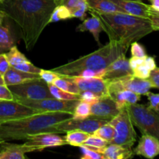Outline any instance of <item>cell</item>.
<instances>
[{"label": "cell", "mask_w": 159, "mask_h": 159, "mask_svg": "<svg viewBox=\"0 0 159 159\" xmlns=\"http://www.w3.org/2000/svg\"><path fill=\"white\" fill-rule=\"evenodd\" d=\"M55 6L54 0H3L0 11L16 24L26 49L30 51L50 23Z\"/></svg>", "instance_id": "1"}, {"label": "cell", "mask_w": 159, "mask_h": 159, "mask_svg": "<svg viewBox=\"0 0 159 159\" xmlns=\"http://www.w3.org/2000/svg\"><path fill=\"white\" fill-rule=\"evenodd\" d=\"M71 117L72 113L68 112H43L0 123V142L25 141L31 135L46 132L62 134L54 128V125Z\"/></svg>", "instance_id": "2"}, {"label": "cell", "mask_w": 159, "mask_h": 159, "mask_svg": "<svg viewBox=\"0 0 159 159\" xmlns=\"http://www.w3.org/2000/svg\"><path fill=\"white\" fill-rule=\"evenodd\" d=\"M99 17L103 31L110 41L117 42L130 47L153 31L149 18L137 16L125 12H102L89 10Z\"/></svg>", "instance_id": "3"}, {"label": "cell", "mask_w": 159, "mask_h": 159, "mask_svg": "<svg viewBox=\"0 0 159 159\" xmlns=\"http://www.w3.org/2000/svg\"><path fill=\"white\" fill-rule=\"evenodd\" d=\"M129 47L123 43L110 41L107 44L87 55L57 68L52 71L65 76H76L81 71L86 69L101 71L104 70L112 61L122 54H126Z\"/></svg>", "instance_id": "4"}, {"label": "cell", "mask_w": 159, "mask_h": 159, "mask_svg": "<svg viewBox=\"0 0 159 159\" xmlns=\"http://www.w3.org/2000/svg\"><path fill=\"white\" fill-rule=\"evenodd\" d=\"M132 123L143 134H148L159 140V116L147 105L132 104L126 107Z\"/></svg>", "instance_id": "5"}, {"label": "cell", "mask_w": 159, "mask_h": 159, "mask_svg": "<svg viewBox=\"0 0 159 159\" xmlns=\"http://www.w3.org/2000/svg\"><path fill=\"white\" fill-rule=\"evenodd\" d=\"M109 124L114 128V137L111 143L127 148L133 147L137 141V134L126 107L112 118Z\"/></svg>", "instance_id": "6"}, {"label": "cell", "mask_w": 159, "mask_h": 159, "mask_svg": "<svg viewBox=\"0 0 159 159\" xmlns=\"http://www.w3.org/2000/svg\"><path fill=\"white\" fill-rule=\"evenodd\" d=\"M8 87L14 97L30 99L54 98L50 92L48 84L40 78Z\"/></svg>", "instance_id": "7"}, {"label": "cell", "mask_w": 159, "mask_h": 159, "mask_svg": "<svg viewBox=\"0 0 159 159\" xmlns=\"http://www.w3.org/2000/svg\"><path fill=\"white\" fill-rule=\"evenodd\" d=\"M14 100L41 112H68L73 113L78 100H61L55 98L41 99H30L14 97Z\"/></svg>", "instance_id": "8"}, {"label": "cell", "mask_w": 159, "mask_h": 159, "mask_svg": "<svg viewBox=\"0 0 159 159\" xmlns=\"http://www.w3.org/2000/svg\"><path fill=\"white\" fill-rule=\"evenodd\" d=\"M111 119L96 117L90 116L83 120H75L71 117L54 125V128L61 134H65L67 131L73 130H79L85 131L89 134H93L99 127L107 124Z\"/></svg>", "instance_id": "9"}, {"label": "cell", "mask_w": 159, "mask_h": 159, "mask_svg": "<svg viewBox=\"0 0 159 159\" xmlns=\"http://www.w3.org/2000/svg\"><path fill=\"white\" fill-rule=\"evenodd\" d=\"M108 88L110 96L112 93L119 90H129L141 96H145L153 87L148 79H139L132 74L110 81L108 82Z\"/></svg>", "instance_id": "10"}, {"label": "cell", "mask_w": 159, "mask_h": 159, "mask_svg": "<svg viewBox=\"0 0 159 159\" xmlns=\"http://www.w3.org/2000/svg\"><path fill=\"white\" fill-rule=\"evenodd\" d=\"M43 113L16 100H0V123L14 120L35 113Z\"/></svg>", "instance_id": "11"}, {"label": "cell", "mask_w": 159, "mask_h": 159, "mask_svg": "<svg viewBox=\"0 0 159 159\" xmlns=\"http://www.w3.org/2000/svg\"><path fill=\"white\" fill-rule=\"evenodd\" d=\"M24 144L28 147L34 149L35 152H40L48 148L61 147L67 144L64 137L60 136L58 134L46 132L27 137Z\"/></svg>", "instance_id": "12"}, {"label": "cell", "mask_w": 159, "mask_h": 159, "mask_svg": "<svg viewBox=\"0 0 159 159\" xmlns=\"http://www.w3.org/2000/svg\"><path fill=\"white\" fill-rule=\"evenodd\" d=\"M67 77L71 79L77 85L80 92H92L100 98L110 96L108 81L105 80L102 78H84L80 76H67Z\"/></svg>", "instance_id": "13"}, {"label": "cell", "mask_w": 159, "mask_h": 159, "mask_svg": "<svg viewBox=\"0 0 159 159\" xmlns=\"http://www.w3.org/2000/svg\"><path fill=\"white\" fill-rule=\"evenodd\" d=\"M132 74L133 70L129 65V59L126 54H122L104 69L102 79L110 82Z\"/></svg>", "instance_id": "14"}, {"label": "cell", "mask_w": 159, "mask_h": 159, "mask_svg": "<svg viewBox=\"0 0 159 159\" xmlns=\"http://www.w3.org/2000/svg\"><path fill=\"white\" fill-rule=\"evenodd\" d=\"M120 110L111 96H105L99 98V100L91 104L90 116L112 119L116 116Z\"/></svg>", "instance_id": "15"}, {"label": "cell", "mask_w": 159, "mask_h": 159, "mask_svg": "<svg viewBox=\"0 0 159 159\" xmlns=\"http://www.w3.org/2000/svg\"><path fill=\"white\" fill-rule=\"evenodd\" d=\"M135 155L153 159L159 155V140L148 134H143L134 150Z\"/></svg>", "instance_id": "16"}, {"label": "cell", "mask_w": 159, "mask_h": 159, "mask_svg": "<svg viewBox=\"0 0 159 159\" xmlns=\"http://www.w3.org/2000/svg\"><path fill=\"white\" fill-rule=\"evenodd\" d=\"M35 152L25 144H18L7 141L0 142V159H26V153Z\"/></svg>", "instance_id": "17"}, {"label": "cell", "mask_w": 159, "mask_h": 159, "mask_svg": "<svg viewBox=\"0 0 159 159\" xmlns=\"http://www.w3.org/2000/svg\"><path fill=\"white\" fill-rule=\"evenodd\" d=\"M119 6L125 13L137 16L149 17L150 5H148L143 0H111Z\"/></svg>", "instance_id": "18"}, {"label": "cell", "mask_w": 159, "mask_h": 159, "mask_svg": "<svg viewBox=\"0 0 159 159\" xmlns=\"http://www.w3.org/2000/svg\"><path fill=\"white\" fill-rule=\"evenodd\" d=\"M103 159H128L133 158L134 154L132 148L124 147L122 145L110 143L103 148L98 150Z\"/></svg>", "instance_id": "19"}, {"label": "cell", "mask_w": 159, "mask_h": 159, "mask_svg": "<svg viewBox=\"0 0 159 159\" xmlns=\"http://www.w3.org/2000/svg\"><path fill=\"white\" fill-rule=\"evenodd\" d=\"M56 6H64L71 11L72 18H79L83 20L89 11L86 0H54Z\"/></svg>", "instance_id": "20"}, {"label": "cell", "mask_w": 159, "mask_h": 159, "mask_svg": "<svg viewBox=\"0 0 159 159\" xmlns=\"http://www.w3.org/2000/svg\"><path fill=\"white\" fill-rule=\"evenodd\" d=\"M90 14L92 15V16L85 18V20H82V23L76 27V31H79V32L89 31L93 36L95 40L97 42L98 44L100 45L99 35H100V33L103 31L102 23L97 16L92 12H90Z\"/></svg>", "instance_id": "21"}, {"label": "cell", "mask_w": 159, "mask_h": 159, "mask_svg": "<svg viewBox=\"0 0 159 159\" xmlns=\"http://www.w3.org/2000/svg\"><path fill=\"white\" fill-rule=\"evenodd\" d=\"M39 78H40L39 74H31V73L24 72V71H20L12 66H10L7 71L3 75L5 85H6L7 86L17 85V84L23 83L26 81L39 79Z\"/></svg>", "instance_id": "22"}, {"label": "cell", "mask_w": 159, "mask_h": 159, "mask_svg": "<svg viewBox=\"0 0 159 159\" xmlns=\"http://www.w3.org/2000/svg\"><path fill=\"white\" fill-rule=\"evenodd\" d=\"M112 99L115 101L120 110L127 106L138 103L141 99V95L129 90H119L110 94Z\"/></svg>", "instance_id": "23"}, {"label": "cell", "mask_w": 159, "mask_h": 159, "mask_svg": "<svg viewBox=\"0 0 159 159\" xmlns=\"http://www.w3.org/2000/svg\"><path fill=\"white\" fill-rule=\"evenodd\" d=\"M89 10L95 12L109 13V12H124L111 0H86Z\"/></svg>", "instance_id": "24"}, {"label": "cell", "mask_w": 159, "mask_h": 159, "mask_svg": "<svg viewBox=\"0 0 159 159\" xmlns=\"http://www.w3.org/2000/svg\"><path fill=\"white\" fill-rule=\"evenodd\" d=\"M16 46V40L8 23L0 25V54L6 53Z\"/></svg>", "instance_id": "25"}, {"label": "cell", "mask_w": 159, "mask_h": 159, "mask_svg": "<svg viewBox=\"0 0 159 159\" xmlns=\"http://www.w3.org/2000/svg\"><path fill=\"white\" fill-rule=\"evenodd\" d=\"M157 67L155 57L146 56L144 60L140 65L133 69V75L142 79H148L151 72Z\"/></svg>", "instance_id": "26"}, {"label": "cell", "mask_w": 159, "mask_h": 159, "mask_svg": "<svg viewBox=\"0 0 159 159\" xmlns=\"http://www.w3.org/2000/svg\"><path fill=\"white\" fill-rule=\"evenodd\" d=\"M65 134L64 139L67 144L74 146V147H80L90 135L86 132L79 130H69V131H67Z\"/></svg>", "instance_id": "27"}, {"label": "cell", "mask_w": 159, "mask_h": 159, "mask_svg": "<svg viewBox=\"0 0 159 159\" xmlns=\"http://www.w3.org/2000/svg\"><path fill=\"white\" fill-rule=\"evenodd\" d=\"M52 84H54V85L58 87L61 89L68 92V93H72V94L80 95L81 93L77 85L67 76H64L61 75V76L54 79Z\"/></svg>", "instance_id": "28"}, {"label": "cell", "mask_w": 159, "mask_h": 159, "mask_svg": "<svg viewBox=\"0 0 159 159\" xmlns=\"http://www.w3.org/2000/svg\"><path fill=\"white\" fill-rule=\"evenodd\" d=\"M49 90L53 97L61 100H78L79 99V95L72 94L66 91L61 89L54 84H48Z\"/></svg>", "instance_id": "29"}, {"label": "cell", "mask_w": 159, "mask_h": 159, "mask_svg": "<svg viewBox=\"0 0 159 159\" xmlns=\"http://www.w3.org/2000/svg\"><path fill=\"white\" fill-rule=\"evenodd\" d=\"M90 107L91 104L79 99L72 113V118L75 120H83L90 116Z\"/></svg>", "instance_id": "30"}, {"label": "cell", "mask_w": 159, "mask_h": 159, "mask_svg": "<svg viewBox=\"0 0 159 159\" xmlns=\"http://www.w3.org/2000/svg\"><path fill=\"white\" fill-rule=\"evenodd\" d=\"M71 18H72V16H71V11L68 8L64 6H56L51 13L50 23H56L60 20H68V19Z\"/></svg>", "instance_id": "31"}, {"label": "cell", "mask_w": 159, "mask_h": 159, "mask_svg": "<svg viewBox=\"0 0 159 159\" xmlns=\"http://www.w3.org/2000/svg\"><path fill=\"white\" fill-rule=\"evenodd\" d=\"M6 55L7 57L9 64H10V66L12 67H14L15 65L22 63L23 61H28L26 56L23 53L20 52L16 46L12 47L9 51H7L6 53Z\"/></svg>", "instance_id": "32"}, {"label": "cell", "mask_w": 159, "mask_h": 159, "mask_svg": "<svg viewBox=\"0 0 159 159\" xmlns=\"http://www.w3.org/2000/svg\"><path fill=\"white\" fill-rule=\"evenodd\" d=\"M93 134L102 138L105 141H108L109 143H111L114 137V128L108 122L99 127Z\"/></svg>", "instance_id": "33"}, {"label": "cell", "mask_w": 159, "mask_h": 159, "mask_svg": "<svg viewBox=\"0 0 159 159\" xmlns=\"http://www.w3.org/2000/svg\"><path fill=\"white\" fill-rule=\"evenodd\" d=\"M110 143L108 141H105L102 138H99V137L96 136L95 134H90L86 139V141L84 142L83 144L88 146L90 148L93 149V150L98 152L99 149L103 148L106 146L108 145Z\"/></svg>", "instance_id": "34"}, {"label": "cell", "mask_w": 159, "mask_h": 159, "mask_svg": "<svg viewBox=\"0 0 159 159\" xmlns=\"http://www.w3.org/2000/svg\"><path fill=\"white\" fill-rule=\"evenodd\" d=\"M13 68H16V69L20 70V71H24V72L31 73V74H39L40 70H41V68H37L35 65H33L29 60L15 65Z\"/></svg>", "instance_id": "35"}, {"label": "cell", "mask_w": 159, "mask_h": 159, "mask_svg": "<svg viewBox=\"0 0 159 159\" xmlns=\"http://www.w3.org/2000/svg\"><path fill=\"white\" fill-rule=\"evenodd\" d=\"M82 150V155L81 158L82 159H103V157L99 152L90 148L85 144H82L79 147Z\"/></svg>", "instance_id": "36"}, {"label": "cell", "mask_w": 159, "mask_h": 159, "mask_svg": "<svg viewBox=\"0 0 159 159\" xmlns=\"http://www.w3.org/2000/svg\"><path fill=\"white\" fill-rule=\"evenodd\" d=\"M130 51H131L132 57H144L147 56L145 48L143 45L139 43L138 42L134 41L130 44Z\"/></svg>", "instance_id": "37"}, {"label": "cell", "mask_w": 159, "mask_h": 159, "mask_svg": "<svg viewBox=\"0 0 159 159\" xmlns=\"http://www.w3.org/2000/svg\"><path fill=\"white\" fill-rule=\"evenodd\" d=\"M40 79H43L44 82H46L48 84H52L54 79H57V77L61 76V75L57 74V73L54 72L52 70H40V73H39Z\"/></svg>", "instance_id": "38"}, {"label": "cell", "mask_w": 159, "mask_h": 159, "mask_svg": "<svg viewBox=\"0 0 159 159\" xmlns=\"http://www.w3.org/2000/svg\"><path fill=\"white\" fill-rule=\"evenodd\" d=\"M99 98L100 97H99L96 94H94V93L89 91L81 92L80 95H79V99L80 100L85 101V102H89L90 104H93L94 102H96V101L99 100Z\"/></svg>", "instance_id": "39"}, {"label": "cell", "mask_w": 159, "mask_h": 159, "mask_svg": "<svg viewBox=\"0 0 159 159\" xmlns=\"http://www.w3.org/2000/svg\"><path fill=\"white\" fill-rule=\"evenodd\" d=\"M148 99L149 101L148 107L152 110H155V109L159 107V93H153L151 91H149L147 94Z\"/></svg>", "instance_id": "40"}, {"label": "cell", "mask_w": 159, "mask_h": 159, "mask_svg": "<svg viewBox=\"0 0 159 159\" xmlns=\"http://www.w3.org/2000/svg\"><path fill=\"white\" fill-rule=\"evenodd\" d=\"M0 100H14V96L6 85H0Z\"/></svg>", "instance_id": "41"}, {"label": "cell", "mask_w": 159, "mask_h": 159, "mask_svg": "<svg viewBox=\"0 0 159 159\" xmlns=\"http://www.w3.org/2000/svg\"><path fill=\"white\" fill-rule=\"evenodd\" d=\"M9 68H10V64L8 61L6 53L0 54V74L3 75Z\"/></svg>", "instance_id": "42"}, {"label": "cell", "mask_w": 159, "mask_h": 159, "mask_svg": "<svg viewBox=\"0 0 159 159\" xmlns=\"http://www.w3.org/2000/svg\"><path fill=\"white\" fill-rule=\"evenodd\" d=\"M148 79L151 82L153 88H157L159 89V68L156 67L153 71H152Z\"/></svg>", "instance_id": "43"}, {"label": "cell", "mask_w": 159, "mask_h": 159, "mask_svg": "<svg viewBox=\"0 0 159 159\" xmlns=\"http://www.w3.org/2000/svg\"><path fill=\"white\" fill-rule=\"evenodd\" d=\"M144 57H131L129 59V65H130L131 69H134L135 68L141 65L144 60Z\"/></svg>", "instance_id": "44"}, {"label": "cell", "mask_w": 159, "mask_h": 159, "mask_svg": "<svg viewBox=\"0 0 159 159\" xmlns=\"http://www.w3.org/2000/svg\"><path fill=\"white\" fill-rule=\"evenodd\" d=\"M148 18L151 21V25L153 31L159 30V16L150 15Z\"/></svg>", "instance_id": "45"}, {"label": "cell", "mask_w": 159, "mask_h": 159, "mask_svg": "<svg viewBox=\"0 0 159 159\" xmlns=\"http://www.w3.org/2000/svg\"><path fill=\"white\" fill-rule=\"evenodd\" d=\"M149 1L151 3V8L155 10L159 11V0H149Z\"/></svg>", "instance_id": "46"}, {"label": "cell", "mask_w": 159, "mask_h": 159, "mask_svg": "<svg viewBox=\"0 0 159 159\" xmlns=\"http://www.w3.org/2000/svg\"><path fill=\"white\" fill-rule=\"evenodd\" d=\"M150 15H153V16H159V11L155 10V9H152L150 6V9H149V16Z\"/></svg>", "instance_id": "47"}, {"label": "cell", "mask_w": 159, "mask_h": 159, "mask_svg": "<svg viewBox=\"0 0 159 159\" xmlns=\"http://www.w3.org/2000/svg\"><path fill=\"white\" fill-rule=\"evenodd\" d=\"M4 16H5L4 14H3L2 12L1 11H0V25H1L2 23L3 19H4Z\"/></svg>", "instance_id": "48"}, {"label": "cell", "mask_w": 159, "mask_h": 159, "mask_svg": "<svg viewBox=\"0 0 159 159\" xmlns=\"http://www.w3.org/2000/svg\"><path fill=\"white\" fill-rule=\"evenodd\" d=\"M5 82H4V79H3V75H2L0 74V85H4Z\"/></svg>", "instance_id": "49"}, {"label": "cell", "mask_w": 159, "mask_h": 159, "mask_svg": "<svg viewBox=\"0 0 159 159\" xmlns=\"http://www.w3.org/2000/svg\"><path fill=\"white\" fill-rule=\"evenodd\" d=\"M153 110L155 112V113H157V114H158V116H159V107H158V108L155 109V110Z\"/></svg>", "instance_id": "50"}, {"label": "cell", "mask_w": 159, "mask_h": 159, "mask_svg": "<svg viewBox=\"0 0 159 159\" xmlns=\"http://www.w3.org/2000/svg\"><path fill=\"white\" fill-rule=\"evenodd\" d=\"M2 1H3V0H0V3H1Z\"/></svg>", "instance_id": "51"}]
</instances>
